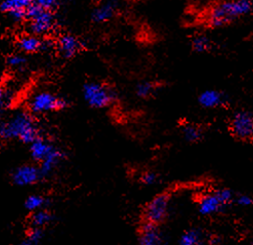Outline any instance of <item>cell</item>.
<instances>
[{
    "mask_svg": "<svg viewBox=\"0 0 253 245\" xmlns=\"http://www.w3.org/2000/svg\"><path fill=\"white\" fill-rule=\"evenodd\" d=\"M18 47L26 53H34L42 49V41L36 35L23 36L18 41Z\"/></svg>",
    "mask_w": 253,
    "mask_h": 245,
    "instance_id": "16",
    "label": "cell"
},
{
    "mask_svg": "<svg viewBox=\"0 0 253 245\" xmlns=\"http://www.w3.org/2000/svg\"><path fill=\"white\" fill-rule=\"evenodd\" d=\"M216 196L219 198L220 202L222 203L224 206L229 204L233 199V193L229 189H221L215 192Z\"/></svg>",
    "mask_w": 253,
    "mask_h": 245,
    "instance_id": "25",
    "label": "cell"
},
{
    "mask_svg": "<svg viewBox=\"0 0 253 245\" xmlns=\"http://www.w3.org/2000/svg\"><path fill=\"white\" fill-rule=\"evenodd\" d=\"M192 46L197 52H205L210 49L211 42L205 36H196L192 41Z\"/></svg>",
    "mask_w": 253,
    "mask_h": 245,
    "instance_id": "22",
    "label": "cell"
},
{
    "mask_svg": "<svg viewBox=\"0 0 253 245\" xmlns=\"http://www.w3.org/2000/svg\"><path fill=\"white\" fill-rule=\"evenodd\" d=\"M236 202L240 205V206H250L252 204V199L250 196L248 195H240L237 199Z\"/></svg>",
    "mask_w": 253,
    "mask_h": 245,
    "instance_id": "31",
    "label": "cell"
},
{
    "mask_svg": "<svg viewBox=\"0 0 253 245\" xmlns=\"http://www.w3.org/2000/svg\"><path fill=\"white\" fill-rule=\"evenodd\" d=\"M162 234L157 227V224L145 222L141 228L140 243L142 245H157L162 242Z\"/></svg>",
    "mask_w": 253,
    "mask_h": 245,
    "instance_id": "10",
    "label": "cell"
},
{
    "mask_svg": "<svg viewBox=\"0 0 253 245\" xmlns=\"http://www.w3.org/2000/svg\"><path fill=\"white\" fill-rule=\"evenodd\" d=\"M198 102L200 106L206 109H214L222 106L225 103V97L222 93L218 90L208 89L203 91L199 96Z\"/></svg>",
    "mask_w": 253,
    "mask_h": 245,
    "instance_id": "12",
    "label": "cell"
},
{
    "mask_svg": "<svg viewBox=\"0 0 253 245\" xmlns=\"http://www.w3.org/2000/svg\"><path fill=\"white\" fill-rule=\"evenodd\" d=\"M251 9L252 3L250 0H227L213 7L210 11L208 22L214 27L223 26L238 17L248 14Z\"/></svg>",
    "mask_w": 253,
    "mask_h": 245,
    "instance_id": "2",
    "label": "cell"
},
{
    "mask_svg": "<svg viewBox=\"0 0 253 245\" xmlns=\"http://www.w3.org/2000/svg\"><path fill=\"white\" fill-rule=\"evenodd\" d=\"M60 0H34V3L37 5L44 8V9H49L51 10L53 7H55Z\"/></svg>",
    "mask_w": 253,
    "mask_h": 245,
    "instance_id": "27",
    "label": "cell"
},
{
    "mask_svg": "<svg viewBox=\"0 0 253 245\" xmlns=\"http://www.w3.org/2000/svg\"><path fill=\"white\" fill-rule=\"evenodd\" d=\"M8 14L15 21H21L23 19H26L25 10H13V11L8 12Z\"/></svg>",
    "mask_w": 253,
    "mask_h": 245,
    "instance_id": "29",
    "label": "cell"
},
{
    "mask_svg": "<svg viewBox=\"0 0 253 245\" xmlns=\"http://www.w3.org/2000/svg\"><path fill=\"white\" fill-rule=\"evenodd\" d=\"M154 91H155V84L150 82H142L137 86L136 93L138 97L147 99L153 95Z\"/></svg>",
    "mask_w": 253,
    "mask_h": 245,
    "instance_id": "23",
    "label": "cell"
},
{
    "mask_svg": "<svg viewBox=\"0 0 253 245\" xmlns=\"http://www.w3.org/2000/svg\"><path fill=\"white\" fill-rule=\"evenodd\" d=\"M42 178L40 168L35 166H21L12 174V181L17 186H29L38 183Z\"/></svg>",
    "mask_w": 253,
    "mask_h": 245,
    "instance_id": "8",
    "label": "cell"
},
{
    "mask_svg": "<svg viewBox=\"0 0 253 245\" xmlns=\"http://www.w3.org/2000/svg\"><path fill=\"white\" fill-rule=\"evenodd\" d=\"M8 101V96L4 87L0 86V111H1Z\"/></svg>",
    "mask_w": 253,
    "mask_h": 245,
    "instance_id": "30",
    "label": "cell"
},
{
    "mask_svg": "<svg viewBox=\"0 0 253 245\" xmlns=\"http://www.w3.org/2000/svg\"><path fill=\"white\" fill-rule=\"evenodd\" d=\"M202 233L199 230L196 229H192V230H188L187 232H185L181 239H180V243L182 245H195V244H199L202 242Z\"/></svg>",
    "mask_w": 253,
    "mask_h": 245,
    "instance_id": "20",
    "label": "cell"
},
{
    "mask_svg": "<svg viewBox=\"0 0 253 245\" xmlns=\"http://www.w3.org/2000/svg\"><path fill=\"white\" fill-rule=\"evenodd\" d=\"M68 101L61 99L48 91H42L35 95L29 101V111L33 114H44L68 107Z\"/></svg>",
    "mask_w": 253,
    "mask_h": 245,
    "instance_id": "5",
    "label": "cell"
},
{
    "mask_svg": "<svg viewBox=\"0 0 253 245\" xmlns=\"http://www.w3.org/2000/svg\"><path fill=\"white\" fill-rule=\"evenodd\" d=\"M26 19L29 21L30 33L36 36L48 34L54 26V15L49 9H44L36 3L25 10Z\"/></svg>",
    "mask_w": 253,
    "mask_h": 245,
    "instance_id": "3",
    "label": "cell"
},
{
    "mask_svg": "<svg viewBox=\"0 0 253 245\" xmlns=\"http://www.w3.org/2000/svg\"><path fill=\"white\" fill-rule=\"evenodd\" d=\"M231 132L239 140L249 141L253 135V117L250 112L240 111L231 121Z\"/></svg>",
    "mask_w": 253,
    "mask_h": 245,
    "instance_id": "7",
    "label": "cell"
},
{
    "mask_svg": "<svg viewBox=\"0 0 253 245\" xmlns=\"http://www.w3.org/2000/svg\"><path fill=\"white\" fill-rule=\"evenodd\" d=\"M43 237V232L41 228H37L34 227L33 230H30L25 238V240L23 241V244L25 245H34V244H38Z\"/></svg>",
    "mask_w": 253,
    "mask_h": 245,
    "instance_id": "24",
    "label": "cell"
},
{
    "mask_svg": "<svg viewBox=\"0 0 253 245\" xmlns=\"http://www.w3.org/2000/svg\"><path fill=\"white\" fill-rule=\"evenodd\" d=\"M25 63L26 59L19 54H13L7 59V64L11 69H20L25 65Z\"/></svg>",
    "mask_w": 253,
    "mask_h": 245,
    "instance_id": "26",
    "label": "cell"
},
{
    "mask_svg": "<svg viewBox=\"0 0 253 245\" xmlns=\"http://www.w3.org/2000/svg\"><path fill=\"white\" fill-rule=\"evenodd\" d=\"M47 201L41 195H30L27 197L24 203V207L26 210L30 212H35L37 210L42 209L44 205H46Z\"/></svg>",
    "mask_w": 253,
    "mask_h": 245,
    "instance_id": "19",
    "label": "cell"
},
{
    "mask_svg": "<svg viewBox=\"0 0 253 245\" xmlns=\"http://www.w3.org/2000/svg\"><path fill=\"white\" fill-rule=\"evenodd\" d=\"M224 205L220 202L215 193L203 196L199 201V212L202 215H212L223 209Z\"/></svg>",
    "mask_w": 253,
    "mask_h": 245,
    "instance_id": "15",
    "label": "cell"
},
{
    "mask_svg": "<svg viewBox=\"0 0 253 245\" xmlns=\"http://www.w3.org/2000/svg\"><path fill=\"white\" fill-rule=\"evenodd\" d=\"M54 146L48 141L38 137L35 141L30 143V154L36 161L42 162L49 153L52 151Z\"/></svg>",
    "mask_w": 253,
    "mask_h": 245,
    "instance_id": "13",
    "label": "cell"
},
{
    "mask_svg": "<svg viewBox=\"0 0 253 245\" xmlns=\"http://www.w3.org/2000/svg\"><path fill=\"white\" fill-rule=\"evenodd\" d=\"M183 136L184 138L190 142V143H195L198 142L202 137L201 130L193 125H187L183 128Z\"/></svg>",
    "mask_w": 253,
    "mask_h": 245,
    "instance_id": "21",
    "label": "cell"
},
{
    "mask_svg": "<svg viewBox=\"0 0 253 245\" xmlns=\"http://www.w3.org/2000/svg\"><path fill=\"white\" fill-rule=\"evenodd\" d=\"M157 179H158L157 175L152 172L145 173L141 178L142 182L145 184V185H153V184H155L157 182Z\"/></svg>",
    "mask_w": 253,
    "mask_h": 245,
    "instance_id": "28",
    "label": "cell"
},
{
    "mask_svg": "<svg viewBox=\"0 0 253 245\" xmlns=\"http://www.w3.org/2000/svg\"><path fill=\"white\" fill-rule=\"evenodd\" d=\"M82 46L81 41L72 35H63L58 42L57 48L62 57L72 58L75 56Z\"/></svg>",
    "mask_w": 253,
    "mask_h": 245,
    "instance_id": "9",
    "label": "cell"
},
{
    "mask_svg": "<svg viewBox=\"0 0 253 245\" xmlns=\"http://www.w3.org/2000/svg\"><path fill=\"white\" fill-rule=\"evenodd\" d=\"M96 1H98V2H106V1H109V0H96Z\"/></svg>",
    "mask_w": 253,
    "mask_h": 245,
    "instance_id": "32",
    "label": "cell"
},
{
    "mask_svg": "<svg viewBox=\"0 0 253 245\" xmlns=\"http://www.w3.org/2000/svg\"><path fill=\"white\" fill-rule=\"evenodd\" d=\"M117 9L116 0H109V1L102 2V4L97 7L92 12V20L94 22L102 23L109 21L114 17Z\"/></svg>",
    "mask_w": 253,
    "mask_h": 245,
    "instance_id": "14",
    "label": "cell"
},
{
    "mask_svg": "<svg viewBox=\"0 0 253 245\" xmlns=\"http://www.w3.org/2000/svg\"><path fill=\"white\" fill-rule=\"evenodd\" d=\"M63 157H65V154H63L62 151L54 147L49 154L41 162L42 166L40 167V172L42 178L47 177L55 169Z\"/></svg>",
    "mask_w": 253,
    "mask_h": 245,
    "instance_id": "11",
    "label": "cell"
},
{
    "mask_svg": "<svg viewBox=\"0 0 253 245\" xmlns=\"http://www.w3.org/2000/svg\"><path fill=\"white\" fill-rule=\"evenodd\" d=\"M170 196L167 193L157 195L146 207L145 219L147 222L160 224L167 216Z\"/></svg>",
    "mask_w": 253,
    "mask_h": 245,
    "instance_id": "6",
    "label": "cell"
},
{
    "mask_svg": "<svg viewBox=\"0 0 253 245\" xmlns=\"http://www.w3.org/2000/svg\"><path fill=\"white\" fill-rule=\"evenodd\" d=\"M38 137L35 120L28 113H17L0 124V138L3 140L18 139L25 144H30Z\"/></svg>",
    "mask_w": 253,
    "mask_h": 245,
    "instance_id": "1",
    "label": "cell"
},
{
    "mask_svg": "<svg viewBox=\"0 0 253 245\" xmlns=\"http://www.w3.org/2000/svg\"><path fill=\"white\" fill-rule=\"evenodd\" d=\"M31 4H34V0H2L1 9L8 13L13 10H26Z\"/></svg>",
    "mask_w": 253,
    "mask_h": 245,
    "instance_id": "17",
    "label": "cell"
},
{
    "mask_svg": "<svg viewBox=\"0 0 253 245\" xmlns=\"http://www.w3.org/2000/svg\"><path fill=\"white\" fill-rule=\"evenodd\" d=\"M52 218H53L52 215L48 211L40 209V210L35 211L33 216H31V218H30V221H31V225H33V227L42 228L44 225L51 222Z\"/></svg>",
    "mask_w": 253,
    "mask_h": 245,
    "instance_id": "18",
    "label": "cell"
},
{
    "mask_svg": "<svg viewBox=\"0 0 253 245\" xmlns=\"http://www.w3.org/2000/svg\"><path fill=\"white\" fill-rule=\"evenodd\" d=\"M83 94L85 102L90 107L98 109L108 107L116 99V94L114 90L98 82L85 83L84 85Z\"/></svg>",
    "mask_w": 253,
    "mask_h": 245,
    "instance_id": "4",
    "label": "cell"
}]
</instances>
